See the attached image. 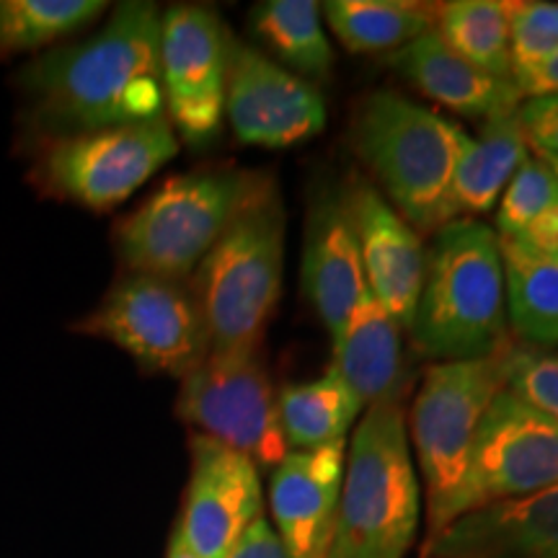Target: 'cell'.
I'll use <instances>...</instances> for the list:
<instances>
[{
    "label": "cell",
    "mask_w": 558,
    "mask_h": 558,
    "mask_svg": "<svg viewBox=\"0 0 558 558\" xmlns=\"http://www.w3.org/2000/svg\"><path fill=\"white\" fill-rule=\"evenodd\" d=\"M527 158V140L522 135L518 111L486 120L481 137L458 128L448 190L450 222L488 213Z\"/></svg>",
    "instance_id": "cell-21"
},
{
    "label": "cell",
    "mask_w": 558,
    "mask_h": 558,
    "mask_svg": "<svg viewBox=\"0 0 558 558\" xmlns=\"http://www.w3.org/2000/svg\"><path fill=\"white\" fill-rule=\"evenodd\" d=\"M251 26L256 37L284 65L308 78H326L333 65V50L320 26V5L313 0H267L254 5Z\"/></svg>",
    "instance_id": "cell-26"
},
{
    "label": "cell",
    "mask_w": 558,
    "mask_h": 558,
    "mask_svg": "<svg viewBox=\"0 0 558 558\" xmlns=\"http://www.w3.org/2000/svg\"><path fill=\"white\" fill-rule=\"evenodd\" d=\"M177 153L179 140L163 117L128 128L47 137L32 177L50 197L104 213L132 197Z\"/></svg>",
    "instance_id": "cell-8"
},
{
    "label": "cell",
    "mask_w": 558,
    "mask_h": 558,
    "mask_svg": "<svg viewBox=\"0 0 558 558\" xmlns=\"http://www.w3.org/2000/svg\"><path fill=\"white\" fill-rule=\"evenodd\" d=\"M226 117L243 145L292 148L324 132L326 104L308 81L230 39Z\"/></svg>",
    "instance_id": "cell-13"
},
{
    "label": "cell",
    "mask_w": 558,
    "mask_h": 558,
    "mask_svg": "<svg viewBox=\"0 0 558 558\" xmlns=\"http://www.w3.org/2000/svg\"><path fill=\"white\" fill-rule=\"evenodd\" d=\"M422 558H558V484L460 514Z\"/></svg>",
    "instance_id": "cell-17"
},
{
    "label": "cell",
    "mask_w": 558,
    "mask_h": 558,
    "mask_svg": "<svg viewBox=\"0 0 558 558\" xmlns=\"http://www.w3.org/2000/svg\"><path fill=\"white\" fill-rule=\"evenodd\" d=\"M418 533V481L399 403L373 407L354 432L341 478L333 554L407 558Z\"/></svg>",
    "instance_id": "cell-4"
},
{
    "label": "cell",
    "mask_w": 558,
    "mask_h": 558,
    "mask_svg": "<svg viewBox=\"0 0 558 558\" xmlns=\"http://www.w3.org/2000/svg\"><path fill=\"white\" fill-rule=\"evenodd\" d=\"M259 469L246 456L192 437V476L179 533L199 558H228L241 535L262 518Z\"/></svg>",
    "instance_id": "cell-14"
},
{
    "label": "cell",
    "mask_w": 558,
    "mask_h": 558,
    "mask_svg": "<svg viewBox=\"0 0 558 558\" xmlns=\"http://www.w3.org/2000/svg\"><path fill=\"white\" fill-rule=\"evenodd\" d=\"M166 558H199L197 554H194V550L186 546V541H184V535L179 533V527L173 530V535H171V543H169V556Z\"/></svg>",
    "instance_id": "cell-35"
},
{
    "label": "cell",
    "mask_w": 558,
    "mask_h": 558,
    "mask_svg": "<svg viewBox=\"0 0 558 558\" xmlns=\"http://www.w3.org/2000/svg\"><path fill=\"white\" fill-rule=\"evenodd\" d=\"M326 558H339V556H337V554H333V548H331V554H329V556H326Z\"/></svg>",
    "instance_id": "cell-37"
},
{
    "label": "cell",
    "mask_w": 558,
    "mask_h": 558,
    "mask_svg": "<svg viewBox=\"0 0 558 558\" xmlns=\"http://www.w3.org/2000/svg\"><path fill=\"white\" fill-rule=\"evenodd\" d=\"M21 88L47 137L163 120L158 9L117 5L99 34L34 60Z\"/></svg>",
    "instance_id": "cell-1"
},
{
    "label": "cell",
    "mask_w": 558,
    "mask_h": 558,
    "mask_svg": "<svg viewBox=\"0 0 558 558\" xmlns=\"http://www.w3.org/2000/svg\"><path fill=\"white\" fill-rule=\"evenodd\" d=\"M228 558H290L284 550L282 541L275 533V527L269 525L267 518H262L251 525L246 533L241 535V541L235 543Z\"/></svg>",
    "instance_id": "cell-33"
},
{
    "label": "cell",
    "mask_w": 558,
    "mask_h": 558,
    "mask_svg": "<svg viewBox=\"0 0 558 558\" xmlns=\"http://www.w3.org/2000/svg\"><path fill=\"white\" fill-rule=\"evenodd\" d=\"M499 239V235H497ZM507 320L527 347L558 344V254L525 239H499Z\"/></svg>",
    "instance_id": "cell-22"
},
{
    "label": "cell",
    "mask_w": 558,
    "mask_h": 558,
    "mask_svg": "<svg viewBox=\"0 0 558 558\" xmlns=\"http://www.w3.org/2000/svg\"><path fill=\"white\" fill-rule=\"evenodd\" d=\"M388 65L424 96L471 120L486 122L492 117L512 114L522 104L512 81L481 73L471 62L458 58L435 32L388 52Z\"/></svg>",
    "instance_id": "cell-19"
},
{
    "label": "cell",
    "mask_w": 558,
    "mask_h": 558,
    "mask_svg": "<svg viewBox=\"0 0 558 558\" xmlns=\"http://www.w3.org/2000/svg\"><path fill=\"white\" fill-rule=\"evenodd\" d=\"M501 380L507 393L558 424V354L509 341L501 354Z\"/></svg>",
    "instance_id": "cell-29"
},
{
    "label": "cell",
    "mask_w": 558,
    "mask_h": 558,
    "mask_svg": "<svg viewBox=\"0 0 558 558\" xmlns=\"http://www.w3.org/2000/svg\"><path fill=\"white\" fill-rule=\"evenodd\" d=\"M435 34L481 73L512 81L509 5L499 0H456L437 9Z\"/></svg>",
    "instance_id": "cell-25"
},
{
    "label": "cell",
    "mask_w": 558,
    "mask_h": 558,
    "mask_svg": "<svg viewBox=\"0 0 558 558\" xmlns=\"http://www.w3.org/2000/svg\"><path fill=\"white\" fill-rule=\"evenodd\" d=\"M347 445L295 450L277 465L269 484L275 533L290 558H326L337 535Z\"/></svg>",
    "instance_id": "cell-15"
},
{
    "label": "cell",
    "mask_w": 558,
    "mask_h": 558,
    "mask_svg": "<svg viewBox=\"0 0 558 558\" xmlns=\"http://www.w3.org/2000/svg\"><path fill=\"white\" fill-rule=\"evenodd\" d=\"M275 192L269 177L241 169H202L160 184L117 222V254L132 275H194L226 230Z\"/></svg>",
    "instance_id": "cell-3"
},
{
    "label": "cell",
    "mask_w": 558,
    "mask_h": 558,
    "mask_svg": "<svg viewBox=\"0 0 558 558\" xmlns=\"http://www.w3.org/2000/svg\"><path fill=\"white\" fill-rule=\"evenodd\" d=\"M349 52H393L437 26V9L403 0H329L320 11Z\"/></svg>",
    "instance_id": "cell-24"
},
{
    "label": "cell",
    "mask_w": 558,
    "mask_h": 558,
    "mask_svg": "<svg viewBox=\"0 0 558 558\" xmlns=\"http://www.w3.org/2000/svg\"><path fill=\"white\" fill-rule=\"evenodd\" d=\"M107 11L101 0H5L0 3V52H26L83 29Z\"/></svg>",
    "instance_id": "cell-27"
},
{
    "label": "cell",
    "mask_w": 558,
    "mask_h": 558,
    "mask_svg": "<svg viewBox=\"0 0 558 558\" xmlns=\"http://www.w3.org/2000/svg\"><path fill=\"white\" fill-rule=\"evenodd\" d=\"M543 160H546V163L550 166V171H554V177L558 179V158H548V156H541Z\"/></svg>",
    "instance_id": "cell-36"
},
{
    "label": "cell",
    "mask_w": 558,
    "mask_h": 558,
    "mask_svg": "<svg viewBox=\"0 0 558 558\" xmlns=\"http://www.w3.org/2000/svg\"><path fill=\"white\" fill-rule=\"evenodd\" d=\"M78 329L124 349L145 369L177 378L190 375L209 354L197 298L179 279L130 271Z\"/></svg>",
    "instance_id": "cell-9"
},
{
    "label": "cell",
    "mask_w": 558,
    "mask_h": 558,
    "mask_svg": "<svg viewBox=\"0 0 558 558\" xmlns=\"http://www.w3.org/2000/svg\"><path fill=\"white\" fill-rule=\"evenodd\" d=\"M509 5V54L512 70L538 62L558 47V3H525Z\"/></svg>",
    "instance_id": "cell-30"
},
{
    "label": "cell",
    "mask_w": 558,
    "mask_h": 558,
    "mask_svg": "<svg viewBox=\"0 0 558 558\" xmlns=\"http://www.w3.org/2000/svg\"><path fill=\"white\" fill-rule=\"evenodd\" d=\"M303 288L333 339L367 290L347 194L318 199L311 209L303 251Z\"/></svg>",
    "instance_id": "cell-18"
},
{
    "label": "cell",
    "mask_w": 558,
    "mask_h": 558,
    "mask_svg": "<svg viewBox=\"0 0 558 558\" xmlns=\"http://www.w3.org/2000/svg\"><path fill=\"white\" fill-rule=\"evenodd\" d=\"M230 34L218 13L171 5L160 16V83L179 135L190 145L218 137L226 117Z\"/></svg>",
    "instance_id": "cell-11"
},
{
    "label": "cell",
    "mask_w": 558,
    "mask_h": 558,
    "mask_svg": "<svg viewBox=\"0 0 558 558\" xmlns=\"http://www.w3.org/2000/svg\"><path fill=\"white\" fill-rule=\"evenodd\" d=\"M556 484L558 424L501 388L481 418L460 514Z\"/></svg>",
    "instance_id": "cell-12"
},
{
    "label": "cell",
    "mask_w": 558,
    "mask_h": 558,
    "mask_svg": "<svg viewBox=\"0 0 558 558\" xmlns=\"http://www.w3.org/2000/svg\"><path fill=\"white\" fill-rule=\"evenodd\" d=\"M558 207V179L543 158H527L501 194L499 239H525L543 215Z\"/></svg>",
    "instance_id": "cell-28"
},
{
    "label": "cell",
    "mask_w": 558,
    "mask_h": 558,
    "mask_svg": "<svg viewBox=\"0 0 558 558\" xmlns=\"http://www.w3.org/2000/svg\"><path fill=\"white\" fill-rule=\"evenodd\" d=\"M409 331L416 352L439 362L484 360L509 344L505 267L492 228L463 218L437 230Z\"/></svg>",
    "instance_id": "cell-2"
},
{
    "label": "cell",
    "mask_w": 558,
    "mask_h": 558,
    "mask_svg": "<svg viewBox=\"0 0 558 558\" xmlns=\"http://www.w3.org/2000/svg\"><path fill=\"white\" fill-rule=\"evenodd\" d=\"M456 122L393 90L369 94L354 117V148L380 181L390 205L416 233L448 226L456 163Z\"/></svg>",
    "instance_id": "cell-6"
},
{
    "label": "cell",
    "mask_w": 558,
    "mask_h": 558,
    "mask_svg": "<svg viewBox=\"0 0 558 558\" xmlns=\"http://www.w3.org/2000/svg\"><path fill=\"white\" fill-rule=\"evenodd\" d=\"M177 414L202 437L246 456L259 471L277 469L288 458L275 390L256 352H209L181 378Z\"/></svg>",
    "instance_id": "cell-10"
},
{
    "label": "cell",
    "mask_w": 558,
    "mask_h": 558,
    "mask_svg": "<svg viewBox=\"0 0 558 558\" xmlns=\"http://www.w3.org/2000/svg\"><path fill=\"white\" fill-rule=\"evenodd\" d=\"M360 411L362 401L333 367L316 380L288 386L277 399L284 442L295 450H320L344 442Z\"/></svg>",
    "instance_id": "cell-23"
},
{
    "label": "cell",
    "mask_w": 558,
    "mask_h": 558,
    "mask_svg": "<svg viewBox=\"0 0 558 558\" xmlns=\"http://www.w3.org/2000/svg\"><path fill=\"white\" fill-rule=\"evenodd\" d=\"M401 331L399 320L365 290L344 329L333 337L331 367L362 407H401V393L409 386Z\"/></svg>",
    "instance_id": "cell-20"
},
{
    "label": "cell",
    "mask_w": 558,
    "mask_h": 558,
    "mask_svg": "<svg viewBox=\"0 0 558 558\" xmlns=\"http://www.w3.org/2000/svg\"><path fill=\"white\" fill-rule=\"evenodd\" d=\"M505 349L484 360L437 362L424 373L411 407V437L427 492V541L458 520L481 418L505 388Z\"/></svg>",
    "instance_id": "cell-7"
},
{
    "label": "cell",
    "mask_w": 558,
    "mask_h": 558,
    "mask_svg": "<svg viewBox=\"0 0 558 558\" xmlns=\"http://www.w3.org/2000/svg\"><path fill=\"white\" fill-rule=\"evenodd\" d=\"M525 241L558 254V207L550 209L548 215H543V218L527 230Z\"/></svg>",
    "instance_id": "cell-34"
},
{
    "label": "cell",
    "mask_w": 558,
    "mask_h": 558,
    "mask_svg": "<svg viewBox=\"0 0 558 558\" xmlns=\"http://www.w3.org/2000/svg\"><path fill=\"white\" fill-rule=\"evenodd\" d=\"M284 213L277 192L248 207L194 269L209 352L254 354L282 290Z\"/></svg>",
    "instance_id": "cell-5"
},
{
    "label": "cell",
    "mask_w": 558,
    "mask_h": 558,
    "mask_svg": "<svg viewBox=\"0 0 558 558\" xmlns=\"http://www.w3.org/2000/svg\"><path fill=\"white\" fill-rule=\"evenodd\" d=\"M512 83L520 90V96H527V99L558 96V47L538 62L514 68Z\"/></svg>",
    "instance_id": "cell-32"
},
{
    "label": "cell",
    "mask_w": 558,
    "mask_h": 558,
    "mask_svg": "<svg viewBox=\"0 0 558 558\" xmlns=\"http://www.w3.org/2000/svg\"><path fill=\"white\" fill-rule=\"evenodd\" d=\"M347 199L357 228L367 290L401 329H411L427 262L422 239L375 186L357 181Z\"/></svg>",
    "instance_id": "cell-16"
},
{
    "label": "cell",
    "mask_w": 558,
    "mask_h": 558,
    "mask_svg": "<svg viewBox=\"0 0 558 558\" xmlns=\"http://www.w3.org/2000/svg\"><path fill=\"white\" fill-rule=\"evenodd\" d=\"M518 120L527 145H533L538 156L558 158V96L520 104Z\"/></svg>",
    "instance_id": "cell-31"
}]
</instances>
